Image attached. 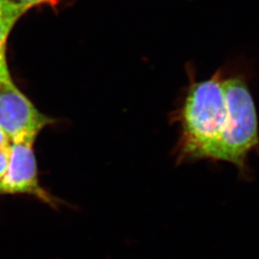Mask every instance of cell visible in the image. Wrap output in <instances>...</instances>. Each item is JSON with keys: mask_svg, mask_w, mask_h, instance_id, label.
<instances>
[{"mask_svg": "<svg viewBox=\"0 0 259 259\" xmlns=\"http://www.w3.org/2000/svg\"><path fill=\"white\" fill-rule=\"evenodd\" d=\"M223 84L229 109V125L217 161L231 163L241 175L247 177L249 156L252 152H259L258 118L248 75L240 69L224 72Z\"/></svg>", "mask_w": 259, "mask_h": 259, "instance_id": "cell-2", "label": "cell"}, {"mask_svg": "<svg viewBox=\"0 0 259 259\" xmlns=\"http://www.w3.org/2000/svg\"><path fill=\"white\" fill-rule=\"evenodd\" d=\"M55 120L41 113L14 83L0 82V128L12 142H34Z\"/></svg>", "mask_w": 259, "mask_h": 259, "instance_id": "cell-3", "label": "cell"}, {"mask_svg": "<svg viewBox=\"0 0 259 259\" xmlns=\"http://www.w3.org/2000/svg\"><path fill=\"white\" fill-rule=\"evenodd\" d=\"M10 152L11 147L0 149V179L4 176L9 165Z\"/></svg>", "mask_w": 259, "mask_h": 259, "instance_id": "cell-7", "label": "cell"}, {"mask_svg": "<svg viewBox=\"0 0 259 259\" xmlns=\"http://www.w3.org/2000/svg\"><path fill=\"white\" fill-rule=\"evenodd\" d=\"M12 141L7 136V134L0 128V149L9 148L11 147Z\"/></svg>", "mask_w": 259, "mask_h": 259, "instance_id": "cell-8", "label": "cell"}, {"mask_svg": "<svg viewBox=\"0 0 259 259\" xmlns=\"http://www.w3.org/2000/svg\"><path fill=\"white\" fill-rule=\"evenodd\" d=\"M59 0H0L1 3L10 6L14 9L19 10L22 13H26L28 10L34 8L41 4H48L52 3L55 4Z\"/></svg>", "mask_w": 259, "mask_h": 259, "instance_id": "cell-6", "label": "cell"}, {"mask_svg": "<svg viewBox=\"0 0 259 259\" xmlns=\"http://www.w3.org/2000/svg\"><path fill=\"white\" fill-rule=\"evenodd\" d=\"M1 3V2H0ZM24 13L1 3L0 6V82L12 80L6 59V46L12 29Z\"/></svg>", "mask_w": 259, "mask_h": 259, "instance_id": "cell-5", "label": "cell"}, {"mask_svg": "<svg viewBox=\"0 0 259 259\" xmlns=\"http://www.w3.org/2000/svg\"><path fill=\"white\" fill-rule=\"evenodd\" d=\"M224 71L189 85L180 121L183 159L217 161L219 148L229 125V109L223 84Z\"/></svg>", "mask_w": 259, "mask_h": 259, "instance_id": "cell-1", "label": "cell"}, {"mask_svg": "<svg viewBox=\"0 0 259 259\" xmlns=\"http://www.w3.org/2000/svg\"><path fill=\"white\" fill-rule=\"evenodd\" d=\"M30 195L57 207L58 200L40 185L34 142H12L9 165L0 179V195Z\"/></svg>", "mask_w": 259, "mask_h": 259, "instance_id": "cell-4", "label": "cell"}, {"mask_svg": "<svg viewBox=\"0 0 259 259\" xmlns=\"http://www.w3.org/2000/svg\"><path fill=\"white\" fill-rule=\"evenodd\" d=\"M0 6H1V3H0Z\"/></svg>", "mask_w": 259, "mask_h": 259, "instance_id": "cell-9", "label": "cell"}]
</instances>
